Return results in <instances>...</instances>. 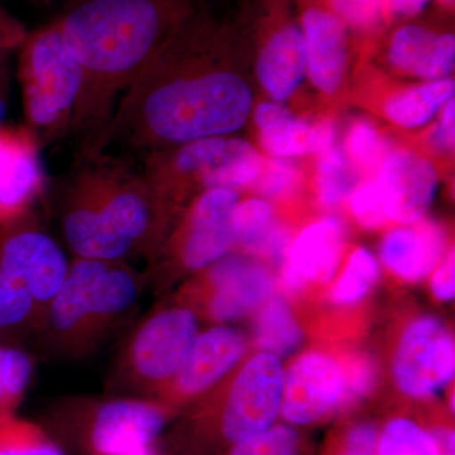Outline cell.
Instances as JSON below:
<instances>
[{"label": "cell", "instance_id": "f6af8a7d", "mask_svg": "<svg viewBox=\"0 0 455 455\" xmlns=\"http://www.w3.org/2000/svg\"><path fill=\"white\" fill-rule=\"evenodd\" d=\"M8 92H4V94H0V128L4 125L5 116H7L8 109Z\"/></svg>", "mask_w": 455, "mask_h": 455}, {"label": "cell", "instance_id": "74e56055", "mask_svg": "<svg viewBox=\"0 0 455 455\" xmlns=\"http://www.w3.org/2000/svg\"><path fill=\"white\" fill-rule=\"evenodd\" d=\"M27 33L28 31L25 25L0 3V57L8 56L12 51L18 50L25 41Z\"/></svg>", "mask_w": 455, "mask_h": 455}, {"label": "cell", "instance_id": "c3c4849f", "mask_svg": "<svg viewBox=\"0 0 455 455\" xmlns=\"http://www.w3.org/2000/svg\"><path fill=\"white\" fill-rule=\"evenodd\" d=\"M359 3H366V4H382L383 0H357Z\"/></svg>", "mask_w": 455, "mask_h": 455}, {"label": "cell", "instance_id": "836d02e7", "mask_svg": "<svg viewBox=\"0 0 455 455\" xmlns=\"http://www.w3.org/2000/svg\"><path fill=\"white\" fill-rule=\"evenodd\" d=\"M347 151L361 169L372 170L385 157L386 145L370 123L359 121L348 132Z\"/></svg>", "mask_w": 455, "mask_h": 455}, {"label": "cell", "instance_id": "ba28073f", "mask_svg": "<svg viewBox=\"0 0 455 455\" xmlns=\"http://www.w3.org/2000/svg\"><path fill=\"white\" fill-rule=\"evenodd\" d=\"M68 265L64 248L35 212L0 228V271L26 287L44 316L64 283Z\"/></svg>", "mask_w": 455, "mask_h": 455}, {"label": "cell", "instance_id": "30bf717a", "mask_svg": "<svg viewBox=\"0 0 455 455\" xmlns=\"http://www.w3.org/2000/svg\"><path fill=\"white\" fill-rule=\"evenodd\" d=\"M454 370V340L447 326L434 317L412 323L395 355L398 387L409 396H431L448 385Z\"/></svg>", "mask_w": 455, "mask_h": 455}, {"label": "cell", "instance_id": "7dc6e473", "mask_svg": "<svg viewBox=\"0 0 455 455\" xmlns=\"http://www.w3.org/2000/svg\"><path fill=\"white\" fill-rule=\"evenodd\" d=\"M438 2L444 8H447V9H453L454 8V2H455V0H438Z\"/></svg>", "mask_w": 455, "mask_h": 455}, {"label": "cell", "instance_id": "4316f807", "mask_svg": "<svg viewBox=\"0 0 455 455\" xmlns=\"http://www.w3.org/2000/svg\"><path fill=\"white\" fill-rule=\"evenodd\" d=\"M355 184L357 175L340 148L333 145L320 154L316 185L323 205L337 206L348 197Z\"/></svg>", "mask_w": 455, "mask_h": 455}, {"label": "cell", "instance_id": "cb8c5ba5", "mask_svg": "<svg viewBox=\"0 0 455 455\" xmlns=\"http://www.w3.org/2000/svg\"><path fill=\"white\" fill-rule=\"evenodd\" d=\"M233 241L253 253L267 254L275 265L286 259L289 235L275 220L268 203L250 199L236 205L233 214Z\"/></svg>", "mask_w": 455, "mask_h": 455}, {"label": "cell", "instance_id": "8992f818", "mask_svg": "<svg viewBox=\"0 0 455 455\" xmlns=\"http://www.w3.org/2000/svg\"><path fill=\"white\" fill-rule=\"evenodd\" d=\"M158 149L143 156L140 175L156 203L169 212L173 196L184 185L235 188L256 182L263 161L250 143L212 137Z\"/></svg>", "mask_w": 455, "mask_h": 455}, {"label": "cell", "instance_id": "d4e9b609", "mask_svg": "<svg viewBox=\"0 0 455 455\" xmlns=\"http://www.w3.org/2000/svg\"><path fill=\"white\" fill-rule=\"evenodd\" d=\"M454 80L442 79L416 86L391 98L385 114L395 124L403 128H418L429 121L443 104L453 98Z\"/></svg>", "mask_w": 455, "mask_h": 455}, {"label": "cell", "instance_id": "ffe728a7", "mask_svg": "<svg viewBox=\"0 0 455 455\" xmlns=\"http://www.w3.org/2000/svg\"><path fill=\"white\" fill-rule=\"evenodd\" d=\"M307 66L300 20L276 18L266 35L257 61V75L266 92L284 100L295 92Z\"/></svg>", "mask_w": 455, "mask_h": 455}, {"label": "cell", "instance_id": "484cf974", "mask_svg": "<svg viewBox=\"0 0 455 455\" xmlns=\"http://www.w3.org/2000/svg\"><path fill=\"white\" fill-rule=\"evenodd\" d=\"M257 344L271 355H289L300 346L302 334L283 298L272 299L260 311L254 329Z\"/></svg>", "mask_w": 455, "mask_h": 455}, {"label": "cell", "instance_id": "f546056e", "mask_svg": "<svg viewBox=\"0 0 455 455\" xmlns=\"http://www.w3.org/2000/svg\"><path fill=\"white\" fill-rule=\"evenodd\" d=\"M379 455H440L435 440L423 427L407 419L386 425L379 443Z\"/></svg>", "mask_w": 455, "mask_h": 455}, {"label": "cell", "instance_id": "44dd1931", "mask_svg": "<svg viewBox=\"0 0 455 455\" xmlns=\"http://www.w3.org/2000/svg\"><path fill=\"white\" fill-rule=\"evenodd\" d=\"M344 230L340 221L324 220L307 228L292 244L283 272L289 291H299L307 281L326 283L339 266Z\"/></svg>", "mask_w": 455, "mask_h": 455}, {"label": "cell", "instance_id": "b9f144b4", "mask_svg": "<svg viewBox=\"0 0 455 455\" xmlns=\"http://www.w3.org/2000/svg\"><path fill=\"white\" fill-rule=\"evenodd\" d=\"M431 0H383V7L391 16L412 18L420 14Z\"/></svg>", "mask_w": 455, "mask_h": 455}, {"label": "cell", "instance_id": "60d3db41", "mask_svg": "<svg viewBox=\"0 0 455 455\" xmlns=\"http://www.w3.org/2000/svg\"><path fill=\"white\" fill-rule=\"evenodd\" d=\"M454 100L451 99L443 113L442 122L430 136V145L436 151H451L454 147Z\"/></svg>", "mask_w": 455, "mask_h": 455}, {"label": "cell", "instance_id": "ac0fdd59", "mask_svg": "<svg viewBox=\"0 0 455 455\" xmlns=\"http://www.w3.org/2000/svg\"><path fill=\"white\" fill-rule=\"evenodd\" d=\"M243 350V338L235 329H209L197 335L184 366L157 396L185 400L202 394L235 367Z\"/></svg>", "mask_w": 455, "mask_h": 455}, {"label": "cell", "instance_id": "9c48e42d", "mask_svg": "<svg viewBox=\"0 0 455 455\" xmlns=\"http://www.w3.org/2000/svg\"><path fill=\"white\" fill-rule=\"evenodd\" d=\"M283 371L271 353L248 362L232 383L220 412L221 436L230 444L268 429L283 403Z\"/></svg>", "mask_w": 455, "mask_h": 455}, {"label": "cell", "instance_id": "7c38bea8", "mask_svg": "<svg viewBox=\"0 0 455 455\" xmlns=\"http://www.w3.org/2000/svg\"><path fill=\"white\" fill-rule=\"evenodd\" d=\"M169 415L167 406L152 398H112L90 416L89 448L95 455H121L152 447Z\"/></svg>", "mask_w": 455, "mask_h": 455}, {"label": "cell", "instance_id": "e575fe53", "mask_svg": "<svg viewBox=\"0 0 455 455\" xmlns=\"http://www.w3.org/2000/svg\"><path fill=\"white\" fill-rule=\"evenodd\" d=\"M257 180L260 194L269 197H283L293 193L300 182V170L283 157L272 158L262 164Z\"/></svg>", "mask_w": 455, "mask_h": 455}, {"label": "cell", "instance_id": "4dcf8cb0", "mask_svg": "<svg viewBox=\"0 0 455 455\" xmlns=\"http://www.w3.org/2000/svg\"><path fill=\"white\" fill-rule=\"evenodd\" d=\"M32 361L23 350L0 348V416L11 414L32 376Z\"/></svg>", "mask_w": 455, "mask_h": 455}, {"label": "cell", "instance_id": "1f68e13d", "mask_svg": "<svg viewBox=\"0 0 455 455\" xmlns=\"http://www.w3.org/2000/svg\"><path fill=\"white\" fill-rule=\"evenodd\" d=\"M379 277V265L372 254L358 248L352 254L346 271L335 286L333 300L338 304H353L363 298Z\"/></svg>", "mask_w": 455, "mask_h": 455}, {"label": "cell", "instance_id": "5bb4252c", "mask_svg": "<svg viewBox=\"0 0 455 455\" xmlns=\"http://www.w3.org/2000/svg\"><path fill=\"white\" fill-rule=\"evenodd\" d=\"M343 397V372L326 355H304L283 379V415L289 423L309 425L328 415Z\"/></svg>", "mask_w": 455, "mask_h": 455}, {"label": "cell", "instance_id": "f1b7e54d", "mask_svg": "<svg viewBox=\"0 0 455 455\" xmlns=\"http://www.w3.org/2000/svg\"><path fill=\"white\" fill-rule=\"evenodd\" d=\"M0 455H64L49 436L11 414L0 416Z\"/></svg>", "mask_w": 455, "mask_h": 455}, {"label": "cell", "instance_id": "681fc988", "mask_svg": "<svg viewBox=\"0 0 455 455\" xmlns=\"http://www.w3.org/2000/svg\"><path fill=\"white\" fill-rule=\"evenodd\" d=\"M31 2L36 3L38 5H47L50 4L52 0H31Z\"/></svg>", "mask_w": 455, "mask_h": 455}, {"label": "cell", "instance_id": "d590c367", "mask_svg": "<svg viewBox=\"0 0 455 455\" xmlns=\"http://www.w3.org/2000/svg\"><path fill=\"white\" fill-rule=\"evenodd\" d=\"M377 381V367L368 355L350 359L343 374V398L346 403L366 396Z\"/></svg>", "mask_w": 455, "mask_h": 455}, {"label": "cell", "instance_id": "52a82bcc", "mask_svg": "<svg viewBox=\"0 0 455 455\" xmlns=\"http://www.w3.org/2000/svg\"><path fill=\"white\" fill-rule=\"evenodd\" d=\"M196 337V315L188 307L146 315L119 350L110 387L136 397L160 394L184 366Z\"/></svg>", "mask_w": 455, "mask_h": 455}, {"label": "cell", "instance_id": "7bdbcfd3", "mask_svg": "<svg viewBox=\"0 0 455 455\" xmlns=\"http://www.w3.org/2000/svg\"><path fill=\"white\" fill-rule=\"evenodd\" d=\"M438 445L440 455H454V431L439 429L430 434Z\"/></svg>", "mask_w": 455, "mask_h": 455}, {"label": "cell", "instance_id": "8d00e7d4", "mask_svg": "<svg viewBox=\"0 0 455 455\" xmlns=\"http://www.w3.org/2000/svg\"><path fill=\"white\" fill-rule=\"evenodd\" d=\"M352 211L362 226L374 228L381 226L386 220L381 199L376 184H366L359 188L352 196Z\"/></svg>", "mask_w": 455, "mask_h": 455}, {"label": "cell", "instance_id": "603a6c76", "mask_svg": "<svg viewBox=\"0 0 455 455\" xmlns=\"http://www.w3.org/2000/svg\"><path fill=\"white\" fill-rule=\"evenodd\" d=\"M444 245L440 227L430 221L394 230L382 245V259L397 274L409 281L420 280L438 263Z\"/></svg>", "mask_w": 455, "mask_h": 455}, {"label": "cell", "instance_id": "5b68a950", "mask_svg": "<svg viewBox=\"0 0 455 455\" xmlns=\"http://www.w3.org/2000/svg\"><path fill=\"white\" fill-rule=\"evenodd\" d=\"M18 80L25 125L42 148L71 136L83 74L55 20L27 33L18 47Z\"/></svg>", "mask_w": 455, "mask_h": 455}, {"label": "cell", "instance_id": "6da1fadb", "mask_svg": "<svg viewBox=\"0 0 455 455\" xmlns=\"http://www.w3.org/2000/svg\"><path fill=\"white\" fill-rule=\"evenodd\" d=\"M220 31L199 13L176 32L123 92L97 152L145 156L239 130L252 94L241 76L211 65Z\"/></svg>", "mask_w": 455, "mask_h": 455}, {"label": "cell", "instance_id": "3957f363", "mask_svg": "<svg viewBox=\"0 0 455 455\" xmlns=\"http://www.w3.org/2000/svg\"><path fill=\"white\" fill-rule=\"evenodd\" d=\"M53 203L75 259H147L163 241V220L140 171L107 151L76 154L56 181Z\"/></svg>", "mask_w": 455, "mask_h": 455}, {"label": "cell", "instance_id": "4fadbf2b", "mask_svg": "<svg viewBox=\"0 0 455 455\" xmlns=\"http://www.w3.org/2000/svg\"><path fill=\"white\" fill-rule=\"evenodd\" d=\"M238 196L229 188H211L200 196L172 244V259L187 271H197L223 259L233 241V214Z\"/></svg>", "mask_w": 455, "mask_h": 455}, {"label": "cell", "instance_id": "d6986e66", "mask_svg": "<svg viewBox=\"0 0 455 455\" xmlns=\"http://www.w3.org/2000/svg\"><path fill=\"white\" fill-rule=\"evenodd\" d=\"M388 57L400 70L427 80H442L454 68V33L439 32L423 23H403L391 35Z\"/></svg>", "mask_w": 455, "mask_h": 455}, {"label": "cell", "instance_id": "7402d4cb", "mask_svg": "<svg viewBox=\"0 0 455 455\" xmlns=\"http://www.w3.org/2000/svg\"><path fill=\"white\" fill-rule=\"evenodd\" d=\"M263 148L276 157L322 154L334 145L333 123L317 124L295 118L277 104H260L254 114Z\"/></svg>", "mask_w": 455, "mask_h": 455}, {"label": "cell", "instance_id": "bcb514c9", "mask_svg": "<svg viewBox=\"0 0 455 455\" xmlns=\"http://www.w3.org/2000/svg\"><path fill=\"white\" fill-rule=\"evenodd\" d=\"M121 455H156L154 449L152 447H147L139 449V451H130V453L121 454Z\"/></svg>", "mask_w": 455, "mask_h": 455}, {"label": "cell", "instance_id": "e0dca14e", "mask_svg": "<svg viewBox=\"0 0 455 455\" xmlns=\"http://www.w3.org/2000/svg\"><path fill=\"white\" fill-rule=\"evenodd\" d=\"M208 314L215 322H232L263 304L274 290L267 268L244 257H229L215 262L208 277Z\"/></svg>", "mask_w": 455, "mask_h": 455}, {"label": "cell", "instance_id": "d6a6232c", "mask_svg": "<svg viewBox=\"0 0 455 455\" xmlns=\"http://www.w3.org/2000/svg\"><path fill=\"white\" fill-rule=\"evenodd\" d=\"M298 433L277 425L233 444L229 455H299Z\"/></svg>", "mask_w": 455, "mask_h": 455}, {"label": "cell", "instance_id": "9a60e30c", "mask_svg": "<svg viewBox=\"0 0 455 455\" xmlns=\"http://www.w3.org/2000/svg\"><path fill=\"white\" fill-rule=\"evenodd\" d=\"M376 187L386 218L398 223H416L430 208L438 178L427 158L398 151L383 161Z\"/></svg>", "mask_w": 455, "mask_h": 455}, {"label": "cell", "instance_id": "ee69618b", "mask_svg": "<svg viewBox=\"0 0 455 455\" xmlns=\"http://www.w3.org/2000/svg\"><path fill=\"white\" fill-rule=\"evenodd\" d=\"M9 80H11V74H9L8 56L0 57V94L8 92Z\"/></svg>", "mask_w": 455, "mask_h": 455}, {"label": "cell", "instance_id": "f35d334b", "mask_svg": "<svg viewBox=\"0 0 455 455\" xmlns=\"http://www.w3.org/2000/svg\"><path fill=\"white\" fill-rule=\"evenodd\" d=\"M377 431L372 425L361 424L350 429L339 455H373Z\"/></svg>", "mask_w": 455, "mask_h": 455}, {"label": "cell", "instance_id": "8fae6325", "mask_svg": "<svg viewBox=\"0 0 455 455\" xmlns=\"http://www.w3.org/2000/svg\"><path fill=\"white\" fill-rule=\"evenodd\" d=\"M42 146L28 128H0V228L35 212L47 191Z\"/></svg>", "mask_w": 455, "mask_h": 455}, {"label": "cell", "instance_id": "83f0119b", "mask_svg": "<svg viewBox=\"0 0 455 455\" xmlns=\"http://www.w3.org/2000/svg\"><path fill=\"white\" fill-rule=\"evenodd\" d=\"M44 319V314L26 287L16 278L0 272V331H40Z\"/></svg>", "mask_w": 455, "mask_h": 455}, {"label": "cell", "instance_id": "ab89813d", "mask_svg": "<svg viewBox=\"0 0 455 455\" xmlns=\"http://www.w3.org/2000/svg\"><path fill=\"white\" fill-rule=\"evenodd\" d=\"M455 262L454 251L448 254L447 259L438 269L433 281H431V291L439 300L449 301L454 298L455 293Z\"/></svg>", "mask_w": 455, "mask_h": 455}, {"label": "cell", "instance_id": "2e32d148", "mask_svg": "<svg viewBox=\"0 0 455 455\" xmlns=\"http://www.w3.org/2000/svg\"><path fill=\"white\" fill-rule=\"evenodd\" d=\"M299 20L311 82L325 94H333L343 79L350 27L335 13L328 0H307Z\"/></svg>", "mask_w": 455, "mask_h": 455}, {"label": "cell", "instance_id": "277c9868", "mask_svg": "<svg viewBox=\"0 0 455 455\" xmlns=\"http://www.w3.org/2000/svg\"><path fill=\"white\" fill-rule=\"evenodd\" d=\"M145 286L128 262L73 257L42 323L44 344L68 357L92 352L131 316Z\"/></svg>", "mask_w": 455, "mask_h": 455}, {"label": "cell", "instance_id": "7a4b0ae2", "mask_svg": "<svg viewBox=\"0 0 455 455\" xmlns=\"http://www.w3.org/2000/svg\"><path fill=\"white\" fill-rule=\"evenodd\" d=\"M196 14L199 0H68L55 22L83 74L76 154L97 151L124 90Z\"/></svg>", "mask_w": 455, "mask_h": 455}]
</instances>
